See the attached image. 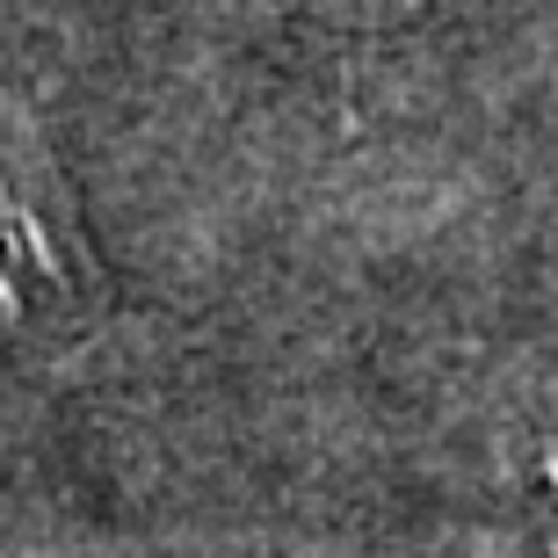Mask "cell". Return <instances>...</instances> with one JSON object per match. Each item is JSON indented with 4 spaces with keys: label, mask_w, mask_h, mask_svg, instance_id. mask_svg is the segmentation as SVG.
<instances>
[{
    "label": "cell",
    "mask_w": 558,
    "mask_h": 558,
    "mask_svg": "<svg viewBox=\"0 0 558 558\" xmlns=\"http://www.w3.org/2000/svg\"><path fill=\"white\" fill-rule=\"evenodd\" d=\"M109 312L81 204L37 117L0 95V355H59Z\"/></svg>",
    "instance_id": "cell-1"
}]
</instances>
